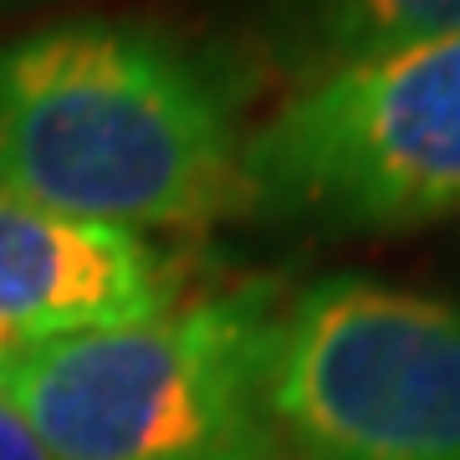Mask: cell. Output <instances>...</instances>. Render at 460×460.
<instances>
[{"instance_id": "2", "label": "cell", "mask_w": 460, "mask_h": 460, "mask_svg": "<svg viewBox=\"0 0 460 460\" xmlns=\"http://www.w3.org/2000/svg\"><path fill=\"white\" fill-rule=\"evenodd\" d=\"M271 302L256 292L148 323L31 338L0 399L51 460H287L266 410Z\"/></svg>"}, {"instance_id": "6", "label": "cell", "mask_w": 460, "mask_h": 460, "mask_svg": "<svg viewBox=\"0 0 460 460\" xmlns=\"http://www.w3.org/2000/svg\"><path fill=\"white\" fill-rule=\"evenodd\" d=\"M296 16L323 51V72L460 31V0H296Z\"/></svg>"}, {"instance_id": "4", "label": "cell", "mask_w": 460, "mask_h": 460, "mask_svg": "<svg viewBox=\"0 0 460 460\" xmlns=\"http://www.w3.org/2000/svg\"><path fill=\"white\" fill-rule=\"evenodd\" d=\"M266 410L287 460H460V302L368 277L271 313Z\"/></svg>"}, {"instance_id": "5", "label": "cell", "mask_w": 460, "mask_h": 460, "mask_svg": "<svg viewBox=\"0 0 460 460\" xmlns=\"http://www.w3.org/2000/svg\"><path fill=\"white\" fill-rule=\"evenodd\" d=\"M164 313H174V271L138 230L51 215L0 190V328L66 338Z\"/></svg>"}, {"instance_id": "3", "label": "cell", "mask_w": 460, "mask_h": 460, "mask_svg": "<svg viewBox=\"0 0 460 460\" xmlns=\"http://www.w3.org/2000/svg\"><path fill=\"white\" fill-rule=\"evenodd\" d=\"M246 205L338 230L460 215V31L317 72L241 144Z\"/></svg>"}, {"instance_id": "8", "label": "cell", "mask_w": 460, "mask_h": 460, "mask_svg": "<svg viewBox=\"0 0 460 460\" xmlns=\"http://www.w3.org/2000/svg\"><path fill=\"white\" fill-rule=\"evenodd\" d=\"M31 343V338H21V332H11V328H0V374L11 368V358H16L21 348Z\"/></svg>"}, {"instance_id": "7", "label": "cell", "mask_w": 460, "mask_h": 460, "mask_svg": "<svg viewBox=\"0 0 460 460\" xmlns=\"http://www.w3.org/2000/svg\"><path fill=\"white\" fill-rule=\"evenodd\" d=\"M0 460H51V450L36 440L31 425L5 399H0Z\"/></svg>"}, {"instance_id": "1", "label": "cell", "mask_w": 460, "mask_h": 460, "mask_svg": "<svg viewBox=\"0 0 460 460\" xmlns=\"http://www.w3.org/2000/svg\"><path fill=\"white\" fill-rule=\"evenodd\" d=\"M0 190L113 230L246 205L226 87L169 36L62 21L0 41Z\"/></svg>"}]
</instances>
